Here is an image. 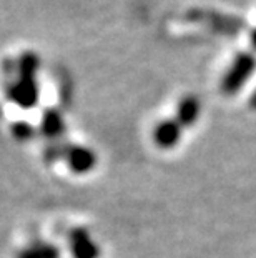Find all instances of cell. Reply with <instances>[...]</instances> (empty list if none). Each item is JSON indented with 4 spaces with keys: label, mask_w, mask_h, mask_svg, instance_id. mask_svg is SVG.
Returning a JSON list of instances; mask_svg holds the SVG:
<instances>
[{
    "label": "cell",
    "mask_w": 256,
    "mask_h": 258,
    "mask_svg": "<svg viewBox=\"0 0 256 258\" xmlns=\"http://www.w3.org/2000/svg\"><path fill=\"white\" fill-rule=\"evenodd\" d=\"M40 67V60L34 52H25L19 58L17 69H19V79L14 84L9 85L7 95L15 105L20 108H34L39 103L40 92L39 84H37V70Z\"/></svg>",
    "instance_id": "1"
},
{
    "label": "cell",
    "mask_w": 256,
    "mask_h": 258,
    "mask_svg": "<svg viewBox=\"0 0 256 258\" xmlns=\"http://www.w3.org/2000/svg\"><path fill=\"white\" fill-rule=\"evenodd\" d=\"M40 132L48 140H57L63 135L65 122L62 118V113H60L57 108H47V110L43 112Z\"/></svg>",
    "instance_id": "8"
},
{
    "label": "cell",
    "mask_w": 256,
    "mask_h": 258,
    "mask_svg": "<svg viewBox=\"0 0 256 258\" xmlns=\"http://www.w3.org/2000/svg\"><path fill=\"white\" fill-rule=\"evenodd\" d=\"M256 70V55L253 52H239L233 58L230 67L223 75L220 89L223 95L233 97L246 85Z\"/></svg>",
    "instance_id": "2"
},
{
    "label": "cell",
    "mask_w": 256,
    "mask_h": 258,
    "mask_svg": "<svg viewBox=\"0 0 256 258\" xmlns=\"http://www.w3.org/2000/svg\"><path fill=\"white\" fill-rule=\"evenodd\" d=\"M62 157L73 173L83 175L94 170L97 165V155L89 147L83 145H68L62 147Z\"/></svg>",
    "instance_id": "4"
},
{
    "label": "cell",
    "mask_w": 256,
    "mask_h": 258,
    "mask_svg": "<svg viewBox=\"0 0 256 258\" xmlns=\"http://www.w3.org/2000/svg\"><path fill=\"white\" fill-rule=\"evenodd\" d=\"M249 108L256 110V90L251 93V97H249Z\"/></svg>",
    "instance_id": "12"
},
{
    "label": "cell",
    "mask_w": 256,
    "mask_h": 258,
    "mask_svg": "<svg viewBox=\"0 0 256 258\" xmlns=\"http://www.w3.org/2000/svg\"><path fill=\"white\" fill-rule=\"evenodd\" d=\"M249 43H251V47L254 48V52H256V27L249 30Z\"/></svg>",
    "instance_id": "11"
},
{
    "label": "cell",
    "mask_w": 256,
    "mask_h": 258,
    "mask_svg": "<svg viewBox=\"0 0 256 258\" xmlns=\"http://www.w3.org/2000/svg\"><path fill=\"white\" fill-rule=\"evenodd\" d=\"M192 20L197 22H205L206 25H210L211 29L220 32V34H228V35H236L239 32L246 29V22L235 15H226L215 12V10H195L190 15H187Z\"/></svg>",
    "instance_id": "3"
},
{
    "label": "cell",
    "mask_w": 256,
    "mask_h": 258,
    "mask_svg": "<svg viewBox=\"0 0 256 258\" xmlns=\"http://www.w3.org/2000/svg\"><path fill=\"white\" fill-rule=\"evenodd\" d=\"M183 127L178 123L177 118L163 120L155 127L153 130V140L158 148L161 150H170L178 145L180 139H182Z\"/></svg>",
    "instance_id": "6"
},
{
    "label": "cell",
    "mask_w": 256,
    "mask_h": 258,
    "mask_svg": "<svg viewBox=\"0 0 256 258\" xmlns=\"http://www.w3.org/2000/svg\"><path fill=\"white\" fill-rule=\"evenodd\" d=\"M60 248L57 245L45 243V241H37L29 246H25L20 251L17 258H60Z\"/></svg>",
    "instance_id": "9"
},
{
    "label": "cell",
    "mask_w": 256,
    "mask_h": 258,
    "mask_svg": "<svg viewBox=\"0 0 256 258\" xmlns=\"http://www.w3.org/2000/svg\"><path fill=\"white\" fill-rule=\"evenodd\" d=\"M10 132H12L14 139L19 140V142L30 140V139H34V137H35V128L32 127L30 123H27V122H15V123H12Z\"/></svg>",
    "instance_id": "10"
},
{
    "label": "cell",
    "mask_w": 256,
    "mask_h": 258,
    "mask_svg": "<svg viewBox=\"0 0 256 258\" xmlns=\"http://www.w3.org/2000/svg\"><path fill=\"white\" fill-rule=\"evenodd\" d=\"M201 112V103L197 95H185L178 103L177 108V120L182 127H192L197 123Z\"/></svg>",
    "instance_id": "7"
},
{
    "label": "cell",
    "mask_w": 256,
    "mask_h": 258,
    "mask_svg": "<svg viewBox=\"0 0 256 258\" xmlns=\"http://www.w3.org/2000/svg\"><path fill=\"white\" fill-rule=\"evenodd\" d=\"M68 243L73 258H100V246L87 228H73L68 235Z\"/></svg>",
    "instance_id": "5"
}]
</instances>
